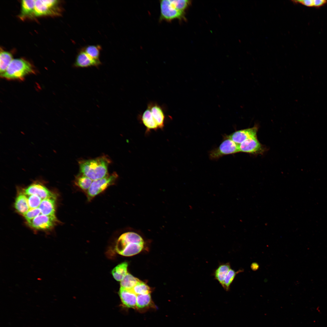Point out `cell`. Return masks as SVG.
I'll return each instance as SVG.
<instances>
[{
  "label": "cell",
  "mask_w": 327,
  "mask_h": 327,
  "mask_svg": "<svg viewBox=\"0 0 327 327\" xmlns=\"http://www.w3.org/2000/svg\"><path fill=\"white\" fill-rule=\"evenodd\" d=\"M56 196L55 195L42 200L39 208L41 214L45 215H55Z\"/></svg>",
  "instance_id": "15"
},
{
  "label": "cell",
  "mask_w": 327,
  "mask_h": 327,
  "mask_svg": "<svg viewBox=\"0 0 327 327\" xmlns=\"http://www.w3.org/2000/svg\"><path fill=\"white\" fill-rule=\"evenodd\" d=\"M34 71L28 61L21 58L13 59L1 76L8 79H21Z\"/></svg>",
  "instance_id": "2"
},
{
  "label": "cell",
  "mask_w": 327,
  "mask_h": 327,
  "mask_svg": "<svg viewBox=\"0 0 327 327\" xmlns=\"http://www.w3.org/2000/svg\"><path fill=\"white\" fill-rule=\"evenodd\" d=\"M137 295L150 293V287L143 282L140 281L131 289Z\"/></svg>",
  "instance_id": "27"
},
{
  "label": "cell",
  "mask_w": 327,
  "mask_h": 327,
  "mask_svg": "<svg viewBox=\"0 0 327 327\" xmlns=\"http://www.w3.org/2000/svg\"><path fill=\"white\" fill-rule=\"evenodd\" d=\"M28 198L29 206L30 209L38 207L42 200L38 196L36 195H29Z\"/></svg>",
  "instance_id": "28"
},
{
  "label": "cell",
  "mask_w": 327,
  "mask_h": 327,
  "mask_svg": "<svg viewBox=\"0 0 327 327\" xmlns=\"http://www.w3.org/2000/svg\"><path fill=\"white\" fill-rule=\"evenodd\" d=\"M24 193L26 195H36L42 200L54 196L55 194L49 190L43 184L35 182L24 190Z\"/></svg>",
  "instance_id": "11"
},
{
  "label": "cell",
  "mask_w": 327,
  "mask_h": 327,
  "mask_svg": "<svg viewBox=\"0 0 327 327\" xmlns=\"http://www.w3.org/2000/svg\"><path fill=\"white\" fill-rule=\"evenodd\" d=\"M57 0H36L35 1L34 15H60L61 9L59 2Z\"/></svg>",
  "instance_id": "5"
},
{
  "label": "cell",
  "mask_w": 327,
  "mask_h": 327,
  "mask_svg": "<svg viewBox=\"0 0 327 327\" xmlns=\"http://www.w3.org/2000/svg\"><path fill=\"white\" fill-rule=\"evenodd\" d=\"M83 49L91 58L95 60H100V56L102 48L99 45H88Z\"/></svg>",
  "instance_id": "25"
},
{
  "label": "cell",
  "mask_w": 327,
  "mask_h": 327,
  "mask_svg": "<svg viewBox=\"0 0 327 327\" xmlns=\"http://www.w3.org/2000/svg\"><path fill=\"white\" fill-rule=\"evenodd\" d=\"M251 267L253 270L256 271L259 268V265L257 263H253L252 264Z\"/></svg>",
  "instance_id": "32"
},
{
  "label": "cell",
  "mask_w": 327,
  "mask_h": 327,
  "mask_svg": "<svg viewBox=\"0 0 327 327\" xmlns=\"http://www.w3.org/2000/svg\"><path fill=\"white\" fill-rule=\"evenodd\" d=\"M58 222L55 215H47L41 214L27 223L29 226L33 229L47 230L53 228Z\"/></svg>",
  "instance_id": "7"
},
{
  "label": "cell",
  "mask_w": 327,
  "mask_h": 327,
  "mask_svg": "<svg viewBox=\"0 0 327 327\" xmlns=\"http://www.w3.org/2000/svg\"><path fill=\"white\" fill-rule=\"evenodd\" d=\"M13 60L12 54L10 52L1 50L0 53V72L1 74L6 70Z\"/></svg>",
  "instance_id": "22"
},
{
  "label": "cell",
  "mask_w": 327,
  "mask_h": 327,
  "mask_svg": "<svg viewBox=\"0 0 327 327\" xmlns=\"http://www.w3.org/2000/svg\"><path fill=\"white\" fill-rule=\"evenodd\" d=\"M93 181L88 177L80 173L75 176L74 182L75 186L86 193Z\"/></svg>",
  "instance_id": "20"
},
{
  "label": "cell",
  "mask_w": 327,
  "mask_h": 327,
  "mask_svg": "<svg viewBox=\"0 0 327 327\" xmlns=\"http://www.w3.org/2000/svg\"><path fill=\"white\" fill-rule=\"evenodd\" d=\"M258 128V126L256 125L251 128L236 131L226 137L239 145L248 139L257 137Z\"/></svg>",
  "instance_id": "10"
},
{
  "label": "cell",
  "mask_w": 327,
  "mask_h": 327,
  "mask_svg": "<svg viewBox=\"0 0 327 327\" xmlns=\"http://www.w3.org/2000/svg\"><path fill=\"white\" fill-rule=\"evenodd\" d=\"M293 1L295 3H299L306 6L309 7L314 6L313 0H296Z\"/></svg>",
  "instance_id": "30"
},
{
  "label": "cell",
  "mask_w": 327,
  "mask_h": 327,
  "mask_svg": "<svg viewBox=\"0 0 327 327\" xmlns=\"http://www.w3.org/2000/svg\"><path fill=\"white\" fill-rule=\"evenodd\" d=\"M243 271V269H240L236 271L231 268L230 269L226 276L224 281L223 286V288L225 291H228L230 290V286L234 281L236 275Z\"/></svg>",
  "instance_id": "26"
},
{
  "label": "cell",
  "mask_w": 327,
  "mask_h": 327,
  "mask_svg": "<svg viewBox=\"0 0 327 327\" xmlns=\"http://www.w3.org/2000/svg\"><path fill=\"white\" fill-rule=\"evenodd\" d=\"M101 64L100 60H95L91 58L82 49L77 55L74 66L76 68L97 67Z\"/></svg>",
  "instance_id": "12"
},
{
  "label": "cell",
  "mask_w": 327,
  "mask_h": 327,
  "mask_svg": "<svg viewBox=\"0 0 327 327\" xmlns=\"http://www.w3.org/2000/svg\"><path fill=\"white\" fill-rule=\"evenodd\" d=\"M111 161L106 156L78 161L80 173L93 180L104 178L109 174L108 168Z\"/></svg>",
  "instance_id": "1"
},
{
  "label": "cell",
  "mask_w": 327,
  "mask_h": 327,
  "mask_svg": "<svg viewBox=\"0 0 327 327\" xmlns=\"http://www.w3.org/2000/svg\"><path fill=\"white\" fill-rule=\"evenodd\" d=\"M147 107L150 109L159 129H163L164 126L166 116L162 107L155 102H150Z\"/></svg>",
  "instance_id": "13"
},
{
  "label": "cell",
  "mask_w": 327,
  "mask_h": 327,
  "mask_svg": "<svg viewBox=\"0 0 327 327\" xmlns=\"http://www.w3.org/2000/svg\"><path fill=\"white\" fill-rule=\"evenodd\" d=\"M140 281L138 279L128 272L121 281L120 287L127 289L131 290Z\"/></svg>",
  "instance_id": "23"
},
{
  "label": "cell",
  "mask_w": 327,
  "mask_h": 327,
  "mask_svg": "<svg viewBox=\"0 0 327 327\" xmlns=\"http://www.w3.org/2000/svg\"><path fill=\"white\" fill-rule=\"evenodd\" d=\"M24 193H20L16 197L15 203V207L17 211L23 215L30 209L28 198Z\"/></svg>",
  "instance_id": "19"
},
{
  "label": "cell",
  "mask_w": 327,
  "mask_h": 327,
  "mask_svg": "<svg viewBox=\"0 0 327 327\" xmlns=\"http://www.w3.org/2000/svg\"><path fill=\"white\" fill-rule=\"evenodd\" d=\"M127 266V263L124 262L115 267L112 271L114 278L117 281H121L128 273Z\"/></svg>",
  "instance_id": "21"
},
{
  "label": "cell",
  "mask_w": 327,
  "mask_h": 327,
  "mask_svg": "<svg viewBox=\"0 0 327 327\" xmlns=\"http://www.w3.org/2000/svg\"><path fill=\"white\" fill-rule=\"evenodd\" d=\"M139 117L140 121L145 127L147 132L159 129L150 109L148 107Z\"/></svg>",
  "instance_id": "16"
},
{
  "label": "cell",
  "mask_w": 327,
  "mask_h": 327,
  "mask_svg": "<svg viewBox=\"0 0 327 327\" xmlns=\"http://www.w3.org/2000/svg\"><path fill=\"white\" fill-rule=\"evenodd\" d=\"M151 303L150 293L137 295L136 308L140 309L148 308Z\"/></svg>",
  "instance_id": "24"
},
{
  "label": "cell",
  "mask_w": 327,
  "mask_h": 327,
  "mask_svg": "<svg viewBox=\"0 0 327 327\" xmlns=\"http://www.w3.org/2000/svg\"><path fill=\"white\" fill-rule=\"evenodd\" d=\"M119 295L124 306L127 308H136L137 295L131 290L120 287Z\"/></svg>",
  "instance_id": "14"
},
{
  "label": "cell",
  "mask_w": 327,
  "mask_h": 327,
  "mask_svg": "<svg viewBox=\"0 0 327 327\" xmlns=\"http://www.w3.org/2000/svg\"><path fill=\"white\" fill-rule=\"evenodd\" d=\"M327 2V1L325 0H314V6L319 7L325 5Z\"/></svg>",
  "instance_id": "31"
},
{
  "label": "cell",
  "mask_w": 327,
  "mask_h": 327,
  "mask_svg": "<svg viewBox=\"0 0 327 327\" xmlns=\"http://www.w3.org/2000/svg\"><path fill=\"white\" fill-rule=\"evenodd\" d=\"M41 211L39 207L30 209L24 215L25 219L27 221L32 220L40 214Z\"/></svg>",
  "instance_id": "29"
},
{
  "label": "cell",
  "mask_w": 327,
  "mask_h": 327,
  "mask_svg": "<svg viewBox=\"0 0 327 327\" xmlns=\"http://www.w3.org/2000/svg\"><path fill=\"white\" fill-rule=\"evenodd\" d=\"M239 152L253 154H261L266 150L257 137L246 139L239 145Z\"/></svg>",
  "instance_id": "9"
},
{
  "label": "cell",
  "mask_w": 327,
  "mask_h": 327,
  "mask_svg": "<svg viewBox=\"0 0 327 327\" xmlns=\"http://www.w3.org/2000/svg\"><path fill=\"white\" fill-rule=\"evenodd\" d=\"M35 0H23L21 1V9L19 15L21 20L34 15Z\"/></svg>",
  "instance_id": "18"
},
{
  "label": "cell",
  "mask_w": 327,
  "mask_h": 327,
  "mask_svg": "<svg viewBox=\"0 0 327 327\" xmlns=\"http://www.w3.org/2000/svg\"><path fill=\"white\" fill-rule=\"evenodd\" d=\"M144 245V244L128 242L120 236L116 242L115 249L119 254L129 256L140 253L143 249Z\"/></svg>",
  "instance_id": "8"
},
{
  "label": "cell",
  "mask_w": 327,
  "mask_h": 327,
  "mask_svg": "<svg viewBox=\"0 0 327 327\" xmlns=\"http://www.w3.org/2000/svg\"><path fill=\"white\" fill-rule=\"evenodd\" d=\"M231 268L229 263H222L220 264L213 272L214 279L218 282L222 287L226 276Z\"/></svg>",
  "instance_id": "17"
},
{
  "label": "cell",
  "mask_w": 327,
  "mask_h": 327,
  "mask_svg": "<svg viewBox=\"0 0 327 327\" xmlns=\"http://www.w3.org/2000/svg\"><path fill=\"white\" fill-rule=\"evenodd\" d=\"M160 2V21L170 22L175 19H180L183 17L184 12L179 9L175 0H162Z\"/></svg>",
  "instance_id": "4"
},
{
  "label": "cell",
  "mask_w": 327,
  "mask_h": 327,
  "mask_svg": "<svg viewBox=\"0 0 327 327\" xmlns=\"http://www.w3.org/2000/svg\"><path fill=\"white\" fill-rule=\"evenodd\" d=\"M239 152V145L225 137V140L219 146L210 151L209 156L212 159H217L223 156Z\"/></svg>",
  "instance_id": "6"
},
{
  "label": "cell",
  "mask_w": 327,
  "mask_h": 327,
  "mask_svg": "<svg viewBox=\"0 0 327 327\" xmlns=\"http://www.w3.org/2000/svg\"><path fill=\"white\" fill-rule=\"evenodd\" d=\"M118 175L115 172L98 180H93L86 193L88 201H91L96 196L105 191L108 187L114 184Z\"/></svg>",
  "instance_id": "3"
}]
</instances>
